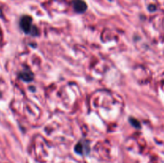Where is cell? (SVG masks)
<instances>
[{"label":"cell","instance_id":"obj_1","mask_svg":"<svg viewBox=\"0 0 164 163\" xmlns=\"http://www.w3.org/2000/svg\"><path fill=\"white\" fill-rule=\"evenodd\" d=\"M20 27L26 34L32 35H37V28L32 25V19L28 15H24L20 19Z\"/></svg>","mask_w":164,"mask_h":163},{"label":"cell","instance_id":"obj_5","mask_svg":"<svg viewBox=\"0 0 164 163\" xmlns=\"http://www.w3.org/2000/svg\"><path fill=\"white\" fill-rule=\"evenodd\" d=\"M131 123H134V124H135V127H137V128H139V126H140V124H139V122H137L136 120H135V119H131Z\"/></svg>","mask_w":164,"mask_h":163},{"label":"cell","instance_id":"obj_3","mask_svg":"<svg viewBox=\"0 0 164 163\" xmlns=\"http://www.w3.org/2000/svg\"><path fill=\"white\" fill-rule=\"evenodd\" d=\"M19 78H21V79L23 80L24 82H29L33 80L34 74H33V73H32V71H30L29 70H25L20 73Z\"/></svg>","mask_w":164,"mask_h":163},{"label":"cell","instance_id":"obj_7","mask_svg":"<svg viewBox=\"0 0 164 163\" xmlns=\"http://www.w3.org/2000/svg\"><path fill=\"white\" fill-rule=\"evenodd\" d=\"M2 10L0 9V17H2Z\"/></svg>","mask_w":164,"mask_h":163},{"label":"cell","instance_id":"obj_2","mask_svg":"<svg viewBox=\"0 0 164 163\" xmlns=\"http://www.w3.org/2000/svg\"><path fill=\"white\" fill-rule=\"evenodd\" d=\"M73 7L77 13H83L87 9L86 3L83 0H73Z\"/></svg>","mask_w":164,"mask_h":163},{"label":"cell","instance_id":"obj_4","mask_svg":"<svg viewBox=\"0 0 164 163\" xmlns=\"http://www.w3.org/2000/svg\"><path fill=\"white\" fill-rule=\"evenodd\" d=\"M74 150L79 154H86V153H89V148L85 146L83 142H78L75 148H74Z\"/></svg>","mask_w":164,"mask_h":163},{"label":"cell","instance_id":"obj_6","mask_svg":"<svg viewBox=\"0 0 164 163\" xmlns=\"http://www.w3.org/2000/svg\"><path fill=\"white\" fill-rule=\"evenodd\" d=\"M149 10H150V11H154V10H156V7H155V6H154V5H151V6H149Z\"/></svg>","mask_w":164,"mask_h":163}]
</instances>
